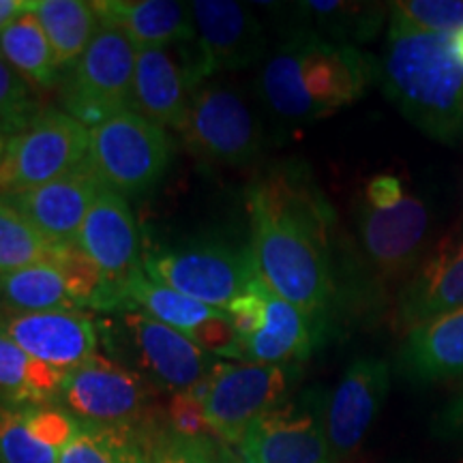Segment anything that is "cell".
<instances>
[{"instance_id": "d4e9b609", "label": "cell", "mask_w": 463, "mask_h": 463, "mask_svg": "<svg viewBox=\"0 0 463 463\" xmlns=\"http://www.w3.org/2000/svg\"><path fill=\"white\" fill-rule=\"evenodd\" d=\"M80 311L71 283L56 262H39L0 275V311L42 314V311Z\"/></svg>"}, {"instance_id": "e0dca14e", "label": "cell", "mask_w": 463, "mask_h": 463, "mask_svg": "<svg viewBox=\"0 0 463 463\" xmlns=\"http://www.w3.org/2000/svg\"><path fill=\"white\" fill-rule=\"evenodd\" d=\"M391 389V367L382 358H356L326 402V436L335 463L361 447Z\"/></svg>"}, {"instance_id": "d6a6232c", "label": "cell", "mask_w": 463, "mask_h": 463, "mask_svg": "<svg viewBox=\"0 0 463 463\" xmlns=\"http://www.w3.org/2000/svg\"><path fill=\"white\" fill-rule=\"evenodd\" d=\"M391 24L416 33L453 34L463 28L461 0H397L391 5Z\"/></svg>"}, {"instance_id": "3957f363", "label": "cell", "mask_w": 463, "mask_h": 463, "mask_svg": "<svg viewBox=\"0 0 463 463\" xmlns=\"http://www.w3.org/2000/svg\"><path fill=\"white\" fill-rule=\"evenodd\" d=\"M375 80L416 129L444 144L463 140V62L450 34L389 24Z\"/></svg>"}, {"instance_id": "cb8c5ba5", "label": "cell", "mask_w": 463, "mask_h": 463, "mask_svg": "<svg viewBox=\"0 0 463 463\" xmlns=\"http://www.w3.org/2000/svg\"><path fill=\"white\" fill-rule=\"evenodd\" d=\"M397 367L412 382L453 380L463 375V307L412 328L397 354Z\"/></svg>"}, {"instance_id": "9c48e42d", "label": "cell", "mask_w": 463, "mask_h": 463, "mask_svg": "<svg viewBox=\"0 0 463 463\" xmlns=\"http://www.w3.org/2000/svg\"><path fill=\"white\" fill-rule=\"evenodd\" d=\"M116 350L125 352L123 363L153 389L174 392L194 391L211 375L217 356L195 345L187 335L136 309H123Z\"/></svg>"}, {"instance_id": "6da1fadb", "label": "cell", "mask_w": 463, "mask_h": 463, "mask_svg": "<svg viewBox=\"0 0 463 463\" xmlns=\"http://www.w3.org/2000/svg\"><path fill=\"white\" fill-rule=\"evenodd\" d=\"M247 211L258 277L298 307L324 339L339 300L331 204L307 167L286 164L249 187Z\"/></svg>"}, {"instance_id": "83f0119b", "label": "cell", "mask_w": 463, "mask_h": 463, "mask_svg": "<svg viewBox=\"0 0 463 463\" xmlns=\"http://www.w3.org/2000/svg\"><path fill=\"white\" fill-rule=\"evenodd\" d=\"M33 14L54 50L58 67H73L101 26L95 3L84 0H34Z\"/></svg>"}, {"instance_id": "4316f807", "label": "cell", "mask_w": 463, "mask_h": 463, "mask_svg": "<svg viewBox=\"0 0 463 463\" xmlns=\"http://www.w3.org/2000/svg\"><path fill=\"white\" fill-rule=\"evenodd\" d=\"M67 372L50 367L0 331V402L11 405H58Z\"/></svg>"}, {"instance_id": "ab89813d", "label": "cell", "mask_w": 463, "mask_h": 463, "mask_svg": "<svg viewBox=\"0 0 463 463\" xmlns=\"http://www.w3.org/2000/svg\"><path fill=\"white\" fill-rule=\"evenodd\" d=\"M34 0H0V33L20 15L33 11Z\"/></svg>"}, {"instance_id": "d6986e66", "label": "cell", "mask_w": 463, "mask_h": 463, "mask_svg": "<svg viewBox=\"0 0 463 463\" xmlns=\"http://www.w3.org/2000/svg\"><path fill=\"white\" fill-rule=\"evenodd\" d=\"M101 187L103 183L86 159L56 181L0 198L17 208L52 245H69L78 242V232Z\"/></svg>"}, {"instance_id": "8992f818", "label": "cell", "mask_w": 463, "mask_h": 463, "mask_svg": "<svg viewBox=\"0 0 463 463\" xmlns=\"http://www.w3.org/2000/svg\"><path fill=\"white\" fill-rule=\"evenodd\" d=\"M150 279L215 309H225L258 279L247 251L222 241H194L142 253Z\"/></svg>"}, {"instance_id": "e575fe53", "label": "cell", "mask_w": 463, "mask_h": 463, "mask_svg": "<svg viewBox=\"0 0 463 463\" xmlns=\"http://www.w3.org/2000/svg\"><path fill=\"white\" fill-rule=\"evenodd\" d=\"M217 438L191 439L165 431H157L153 449V463H215Z\"/></svg>"}, {"instance_id": "4dcf8cb0", "label": "cell", "mask_w": 463, "mask_h": 463, "mask_svg": "<svg viewBox=\"0 0 463 463\" xmlns=\"http://www.w3.org/2000/svg\"><path fill=\"white\" fill-rule=\"evenodd\" d=\"M0 54L22 78L39 89H54L58 84L61 67L33 11L20 15L0 33Z\"/></svg>"}, {"instance_id": "44dd1931", "label": "cell", "mask_w": 463, "mask_h": 463, "mask_svg": "<svg viewBox=\"0 0 463 463\" xmlns=\"http://www.w3.org/2000/svg\"><path fill=\"white\" fill-rule=\"evenodd\" d=\"M80 425L61 405L0 402V463H58Z\"/></svg>"}, {"instance_id": "603a6c76", "label": "cell", "mask_w": 463, "mask_h": 463, "mask_svg": "<svg viewBox=\"0 0 463 463\" xmlns=\"http://www.w3.org/2000/svg\"><path fill=\"white\" fill-rule=\"evenodd\" d=\"M101 22H112L137 50L195 42L191 3L178 0H103L95 3Z\"/></svg>"}, {"instance_id": "8fae6325", "label": "cell", "mask_w": 463, "mask_h": 463, "mask_svg": "<svg viewBox=\"0 0 463 463\" xmlns=\"http://www.w3.org/2000/svg\"><path fill=\"white\" fill-rule=\"evenodd\" d=\"M150 391L127 364L95 354L65 375L58 405L89 425H150Z\"/></svg>"}, {"instance_id": "5b68a950", "label": "cell", "mask_w": 463, "mask_h": 463, "mask_svg": "<svg viewBox=\"0 0 463 463\" xmlns=\"http://www.w3.org/2000/svg\"><path fill=\"white\" fill-rule=\"evenodd\" d=\"M178 131L189 153L215 165H249L264 146L260 116L228 80L213 78L198 86Z\"/></svg>"}, {"instance_id": "7402d4cb", "label": "cell", "mask_w": 463, "mask_h": 463, "mask_svg": "<svg viewBox=\"0 0 463 463\" xmlns=\"http://www.w3.org/2000/svg\"><path fill=\"white\" fill-rule=\"evenodd\" d=\"M320 344L322 335L314 322L266 286L262 326L256 335L241 341V363L298 367Z\"/></svg>"}, {"instance_id": "f1b7e54d", "label": "cell", "mask_w": 463, "mask_h": 463, "mask_svg": "<svg viewBox=\"0 0 463 463\" xmlns=\"http://www.w3.org/2000/svg\"><path fill=\"white\" fill-rule=\"evenodd\" d=\"M120 309L142 311V314L150 316L153 320L164 322L184 335L194 333L200 324L211 320V317L223 314V309L198 303V300L184 297L176 289L153 281L144 273L142 266L127 281L123 292V307Z\"/></svg>"}, {"instance_id": "ac0fdd59", "label": "cell", "mask_w": 463, "mask_h": 463, "mask_svg": "<svg viewBox=\"0 0 463 463\" xmlns=\"http://www.w3.org/2000/svg\"><path fill=\"white\" fill-rule=\"evenodd\" d=\"M0 331L26 354L67 373L95 356L99 345V326L82 311H0Z\"/></svg>"}, {"instance_id": "d590c367", "label": "cell", "mask_w": 463, "mask_h": 463, "mask_svg": "<svg viewBox=\"0 0 463 463\" xmlns=\"http://www.w3.org/2000/svg\"><path fill=\"white\" fill-rule=\"evenodd\" d=\"M167 430L181 438L202 439V438H215L211 425H208L204 405L194 391L187 392H174L170 405L165 410Z\"/></svg>"}, {"instance_id": "ba28073f", "label": "cell", "mask_w": 463, "mask_h": 463, "mask_svg": "<svg viewBox=\"0 0 463 463\" xmlns=\"http://www.w3.org/2000/svg\"><path fill=\"white\" fill-rule=\"evenodd\" d=\"M137 48L112 22H101L99 31L75 62L62 86L67 114L90 127L131 112Z\"/></svg>"}, {"instance_id": "484cf974", "label": "cell", "mask_w": 463, "mask_h": 463, "mask_svg": "<svg viewBox=\"0 0 463 463\" xmlns=\"http://www.w3.org/2000/svg\"><path fill=\"white\" fill-rule=\"evenodd\" d=\"M157 431L150 425L103 427L82 422L58 463H153Z\"/></svg>"}, {"instance_id": "8d00e7d4", "label": "cell", "mask_w": 463, "mask_h": 463, "mask_svg": "<svg viewBox=\"0 0 463 463\" xmlns=\"http://www.w3.org/2000/svg\"><path fill=\"white\" fill-rule=\"evenodd\" d=\"M187 337L194 341L195 345H200L202 350L208 352L213 356H230L236 358L241 363V337L236 333L234 324L230 322V317L222 316L211 317L204 324H200L194 333H189Z\"/></svg>"}, {"instance_id": "836d02e7", "label": "cell", "mask_w": 463, "mask_h": 463, "mask_svg": "<svg viewBox=\"0 0 463 463\" xmlns=\"http://www.w3.org/2000/svg\"><path fill=\"white\" fill-rule=\"evenodd\" d=\"M37 101L31 82L22 78L0 54V129L11 133L24 131L37 116Z\"/></svg>"}, {"instance_id": "7c38bea8", "label": "cell", "mask_w": 463, "mask_h": 463, "mask_svg": "<svg viewBox=\"0 0 463 463\" xmlns=\"http://www.w3.org/2000/svg\"><path fill=\"white\" fill-rule=\"evenodd\" d=\"M328 392L309 389L275 405L236 447L245 463H335L326 436Z\"/></svg>"}, {"instance_id": "b9f144b4", "label": "cell", "mask_w": 463, "mask_h": 463, "mask_svg": "<svg viewBox=\"0 0 463 463\" xmlns=\"http://www.w3.org/2000/svg\"><path fill=\"white\" fill-rule=\"evenodd\" d=\"M450 39H453V48H455L457 58H459V61L463 62V28H461V31L450 34Z\"/></svg>"}, {"instance_id": "277c9868", "label": "cell", "mask_w": 463, "mask_h": 463, "mask_svg": "<svg viewBox=\"0 0 463 463\" xmlns=\"http://www.w3.org/2000/svg\"><path fill=\"white\" fill-rule=\"evenodd\" d=\"M89 161L106 187L123 198L153 191L170 170L174 142L164 127L131 112L90 127Z\"/></svg>"}, {"instance_id": "74e56055", "label": "cell", "mask_w": 463, "mask_h": 463, "mask_svg": "<svg viewBox=\"0 0 463 463\" xmlns=\"http://www.w3.org/2000/svg\"><path fill=\"white\" fill-rule=\"evenodd\" d=\"M403 184L392 174H378L369 178L363 189V202L372 208H391L403 200Z\"/></svg>"}, {"instance_id": "7a4b0ae2", "label": "cell", "mask_w": 463, "mask_h": 463, "mask_svg": "<svg viewBox=\"0 0 463 463\" xmlns=\"http://www.w3.org/2000/svg\"><path fill=\"white\" fill-rule=\"evenodd\" d=\"M375 71L378 61L356 45L328 42L303 28L264 58L260 99L275 118L311 123L361 99Z\"/></svg>"}, {"instance_id": "f35d334b", "label": "cell", "mask_w": 463, "mask_h": 463, "mask_svg": "<svg viewBox=\"0 0 463 463\" xmlns=\"http://www.w3.org/2000/svg\"><path fill=\"white\" fill-rule=\"evenodd\" d=\"M436 425L442 438L455 439L463 447V391L442 410Z\"/></svg>"}, {"instance_id": "2e32d148", "label": "cell", "mask_w": 463, "mask_h": 463, "mask_svg": "<svg viewBox=\"0 0 463 463\" xmlns=\"http://www.w3.org/2000/svg\"><path fill=\"white\" fill-rule=\"evenodd\" d=\"M195 48L200 54L202 80L247 69L266 58V34L247 5L232 0L191 3Z\"/></svg>"}, {"instance_id": "7bdbcfd3", "label": "cell", "mask_w": 463, "mask_h": 463, "mask_svg": "<svg viewBox=\"0 0 463 463\" xmlns=\"http://www.w3.org/2000/svg\"><path fill=\"white\" fill-rule=\"evenodd\" d=\"M11 137H14V136H11V133H7V131L0 129V164H3V161H5V155H7Z\"/></svg>"}, {"instance_id": "60d3db41", "label": "cell", "mask_w": 463, "mask_h": 463, "mask_svg": "<svg viewBox=\"0 0 463 463\" xmlns=\"http://www.w3.org/2000/svg\"><path fill=\"white\" fill-rule=\"evenodd\" d=\"M215 463H245V461H242V457L239 455V450H236L234 447H230V444H225V442H222V439H217Z\"/></svg>"}, {"instance_id": "9a60e30c", "label": "cell", "mask_w": 463, "mask_h": 463, "mask_svg": "<svg viewBox=\"0 0 463 463\" xmlns=\"http://www.w3.org/2000/svg\"><path fill=\"white\" fill-rule=\"evenodd\" d=\"M78 245L99 269L112 309H120L127 281L142 266L140 230L127 198L103 184L78 232Z\"/></svg>"}, {"instance_id": "f546056e", "label": "cell", "mask_w": 463, "mask_h": 463, "mask_svg": "<svg viewBox=\"0 0 463 463\" xmlns=\"http://www.w3.org/2000/svg\"><path fill=\"white\" fill-rule=\"evenodd\" d=\"M309 31L335 43L354 45L373 39L384 22L386 9L375 3H344V0H307L298 3Z\"/></svg>"}, {"instance_id": "52a82bcc", "label": "cell", "mask_w": 463, "mask_h": 463, "mask_svg": "<svg viewBox=\"0 0 463 463\" xmlns=\"http://www.w3.org/2000/svg\"><path fill=\"white\" fill-rule=\"evenodd\" d=\"M297 378L298 367L288 364L219 361L194 392L215 438L236 449L249 427L286 399Z\"/></svg>"}, {"instance_id": "30bf717a", "label": "cell", "mask_w": 463, "mask_h": 463, "mask_svg": "<svg viewBox=\"0 0 463 463\" xmlns=\"http://www.w3.org/2000/svg\"><path fill=\"white\" fill-rule=\"evenodd\" d=\"M89 127L67 112L43 109L9 142L0 164V195L42 187L89 159Z\"/></svg>"}, {"instance_id": "1f68e13d", "label": "cell", "mask_w": 463, "mask_h": 463, "mask_svg": "<svg viewBox=\"0 0 463 463\" xmlns=\"http://www.w3.org/2000/svg\"><path fill=\"white\" fill-rule=\"evenodd\" d=\"M56 245L17 208L0 198V275L54 260Z\"/></svg>"}, {"instance_id": "4fadbf2b", "label": "cell", "mask_w": 463, "mask_h": 463, "mask_svg": "<svg viewBox=\"0 0 463 463\" xmlns=\"http://www.w3.org/2000/svg\"><path fill=\"white\" fill-rule=\"evenodd\" d=\"M431 222V208L420 195L405 194L391 208H372L361 200L356 208V232L369 266L386 281L414 275L425 260Z\"/></svg>"}, {"instance_id": "ffe728a7", "label": "cell", "mask_w": 463, "mask_h": 463, "mask_svg": "<svg viewBox=\"0 0 463 463\" xmlns=\"http://www.w3.org/2000/svg\"><path fill=\"white\" fill-rule=\"evenodd\" d=\"M463 307V230L444 236L405 283L397 320L405 331Z\"/></svg>"}, {"instance_id": "5bb4252c", "label": "cell", "mask_w": 463, "mask_h": 463, "mask_svg": "<svg viewBox=\"0 0 463 463\" xmlns=\"http://www.w3.org/2000/svg\"><path fill=\"white\" fill-rule=\"evenodd\" d=\"M200 84L204 80L195 42L137 50L131 109L164 129H181Z\"/></svg>"}]
</instances>
